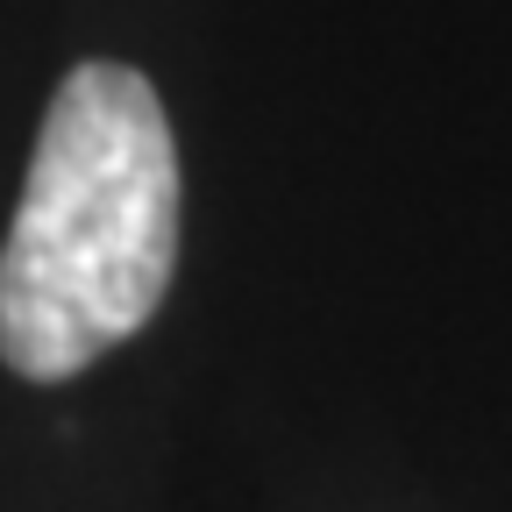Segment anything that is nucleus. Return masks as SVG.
<instances>
[{
	"instance_id": "obj_1",
	"label": "nucleus",
	"mask_w": 512,
	"mask_h": 512,
	"mask_svg": "<svg viewBox=\"0 0 512 512\" xmlns=\"http://www.w3.org/2000/svg\"><path fill=\"white\" fill-rule=\"evenodd\" d=\"M178 264V143L136 64H79L43 107L0 242V356L29 384L79 377L164 306Z\"/></svg>"
}]
</instances>
